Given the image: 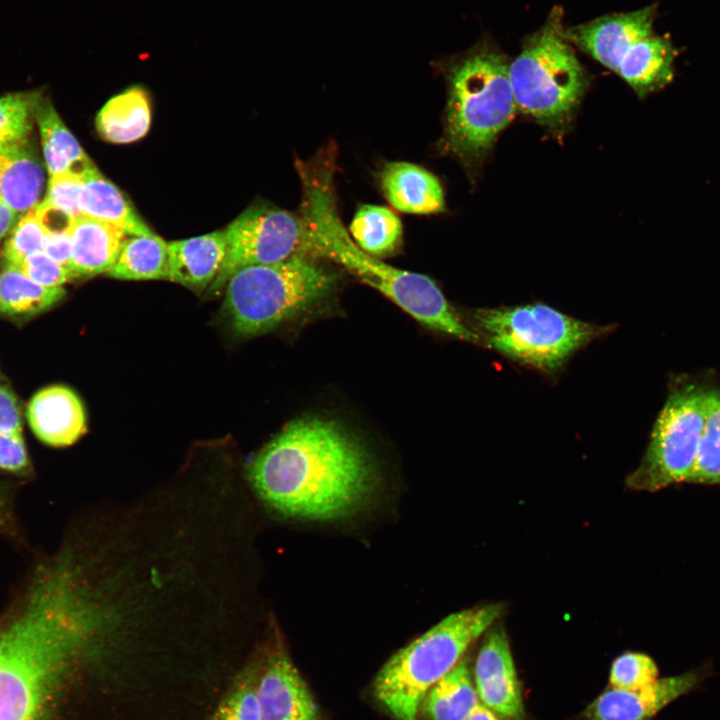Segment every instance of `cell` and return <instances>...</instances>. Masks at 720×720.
I'll return each mask as SVG.
<instances>
[{
    "mask_svg": "<svg viewBox=\"0 0 720 720\" xmlns=\"http://www.w3.org/2000/svg\"><path fill=\"white\" fill-rule=\"evenodd\" d=\"M0 470L16 475L30 472L31 464L23 438L0 433Z\"/></svg>",
    "mask_w": 720,
    "mask_h": 720,
    "instance_id": "cell-35",
    "label": "cell"
},
{
    "mask_svg": "<svg viewBox=\"0 0 720 720\" xmlns=\"http://www.w3.org/2000/svg\"><path fill=\"white\" fill-rule=\"evenodd\" d=\"M211 720H262L253 673H246L234 684Z\"/></svg>",
    "mask_w": 720,
    "mask_h": 720,
    "instance_id": "cell-32",
    "label": "cell"
},
{
    "mask_svg": "<svg viewBox=\"0 0 720 720\" xmlns=\"http://www.w3.org/2000/svg\"><path fill=\"white\" fill-rule=\"evenodd\" d=\"M17 213L0 196V239L14 227Z\"/></svg>",
    "mask_w": 720,
    "mask_h": 720,
    "instance_id": "cell-39",
    "label": "cell"
},
{
    "mask_svg": "<svg viewBox=\"0 0 720 720\" xmlns=\"http://www.w3.org/2000/svg\"><path fill=\"white\" fill-rule=\"evenodd\" d=\"M35 121L39 126L43 156L50 176L67 172L83 174L94 165L50 100L43 96L35 108Z\"/></svg>",
    "mask_w": 720,
    "mask_h": 720,
    "instance_id": "cell-23",
    "label": "cell"
},
{
    "mask_svg": "<svg viewBox=\"0 0 720 720\" xmlns=\"http://www.w3.org/2000/svg\"><path fill=\"white\" fill-rule=\"evenodd\" d=\"M80 210L83 216L112 224L127 235L154 233L123 192L104 177L95 165L82 174Z\"/></svg>",
    "mask_w": 720,
    "mask_h": 720,
    "instance_id": "cell-21",
    "label": "cell"
},
{
    "mask_svg": "<svg viewBox=\"0 0 720 720\" xmlns=\"http://www.w3.org/2000/svg\"><path fill=\"white\" fill-rule=\"evenodd\" d=\"M65 295L64 287H45L15 268L4 266L0 272V315L33 317L55 306Z\"/></svg>",
    "mask_w": 720,
    "mask_h": 720,
    "instance_id": "cell-26",
    "label": "cell"
},
{
    "mask_svg": "<svg viewBox=\"0 0 720 720\" xmlns=\"http://www.w3.org/2000/svg\"><path fill=\"white\" fill-rule=\"evenodd\" d=\"M349 235L364 252L382 258L396 252L402 242V223L390 209L364 204L355 212Z\"/></svg>",
    "mask_w": 720,
    "mask_h": 720,
    "instance_id": "cell-27",
    "label": "cell"
},
{
    "mask_svg": "<svg viewBox=\"0 0 720 720\" xmlns=\"http://www.w3.org/2000/svg\"><path fill=\"white\" fill-rule=\"evenodd\" d=\"M82 174L67 172L50 176L43 201L62 210L73 219L81 216Z\"/></svg>",
    "mask_w": 720,
    "mask_h": 720,
    "instance_id": "cell-33",
    "label": "cell"
},
{
    "mask_svg": "<svg viewBox=\"0 0 720 720\" xmlns=\"http://www.w3.org/2000/svg\"><path fill=\"white\" fill-rule=\"evenodd\" d=\"M248 475L272 510L319 521L351 513L376 480L363 444L337 421L319 416L289 422L251 460Z\"/></svg>",
    "mask_w": 720,
    "mask_h": 720,
    "instance_id": "cell-2",
    "label": "cell"
},
{
    "mask_svg": "<svg viewBox=\"0 0 720 720\" xmlns=\"http://www.w3.org/2000/svg\"><path fill=\"white\" fill-rule=\"evenodd\" d=\"M469 314L482 344L544 372L558 370L577 350L611 330L543 303L478 308Z\"/></svg>",
    "mask_w": 720,
    "mask_h": 720,
    "instance_id": "cell-7",
    "label": "cell"
},
{
    "mask_svg": "<svg viewBox=\"0 0 720 720\" xmlns=\"http://www.w3.org/2000/svg\"><path fill=\"white\" fill-rule=\"evenodd\" d=\"M472 676L482 705L504 720L524 719L521 685L503 627L492 625L485 632Z\"/></svg>",
    "mask_w": 720,
    "mask_h": 720,
    "instance_id": "cell-11",
    "label": "cell"
},
{
    "mask_svg": "<svg viewBox=\"0 0 720 720\" xmlns=\"http://www.w3.org/2000/svg\"><path fill=\"white\" fill-rule=\"evenodd\" d=\"M226 254L208 294H220L239 269L273 264L294 255L309 254L299 214L265 203L244 210L224 230Z\"/></svg>",
    "mask_w": 720,
    "mask_h": 720,
    "instance_id": "cell-10",
    "label": "cell"
},
{
    "mask_svg": "<svg viewBox=\"0 0 720 720\" xmlns=\"http://www.w3.org/2000/svg\"><path fill=\"white\" fill-rule=\"evenodd\" d=\"M336 280L334 273L306 255L247 266L227 281L223 312L237 334L260 335L320 302Z\"/></svg>",
    "mask_w": 720,
    "mask_h": 720,
    "instance_id": "cell-6",
    "label": "cell"
},
{
    "mask_svg": "<svg viewBox=\"0 0 720 720\" xmlns=\"http://www.w3.org/2000/svg\"><path fill=\"white\" fill-rule=\"evenodd\" d=\"M703 679L699 671L658 678L635 690L610 687L582 712V720H650L679 697L691 692Z\"/></svg>",
    "mask_w": 720,
    "mask_h": 720,
    "instance_id": "cell-14",
    "label": "cell"
},
{
    "mask_svg": "<svg viewBox=\"0 0 720 720\" xmlns=\"http://www.w3.org/2000/svg\"><path fill=\"white\" fill-rule=\"evenodd\" d=\"M41 97L39 91L15 92L0 97V148L29 137Z\"/></svg>",
    "mask_w": 720,
    "mask_h": 720,
    "instance_id": "cell-29",
    "label": "cell"
},
{
    "mask_svg": "<svg viewBox=\"0 0 720 720\" xmlns=\"http://www.w3.org/2000/svg\"><path fill=\"white\" fill-rule=\"evenodd\" d=\"M46 233L34 210L21 217L4 244V266H14L26 257L43 251Z\"/></svg>",
    "mask_w": 720,
    "mask_h": 720,
    "instance_id": "cell-31",
    "label": "cell"
},
{
    "mask_svg": "<svg viewBox=\"0 0 720 720\" xmlns=\"http://www.w3.org/2000/svg\"><path fill=\"white\" fill-rule=\"evenodd\" d=\"M0 433L23 438L18 400L10 385L0 375Z\"/></svg>",
    "mask_w": 720,
    "mask_h": 720,
    "instance_id": "cell-36",
    "label": "cell"
},
{
    "mask_svg": "<svg viewBox=\"0 0 720 720\" xmlns=\"http://www.w3.org/2000/svg\"><path fill=\"white\" fill-rule=\"evenodd\" d=\"M43 252L69 270L71 261L69 231L46 233Z\"/></svg>",
    "mask_w": 720,
    "mask_h": 720,
    "instance_id": "cell-37",
    "label": "cell"
},
{
    "mask_svg": "<svg viewBox=\"0 0 720 720\" xmlns=\"http://www.w3.org/2000/svg\"><path fill=\"white\" fill-rule=\"evenodd\" d=\"M12 267L34 282L50 288L63 287L72 279L67 268L53 260L43 251L34 253Z\"/></svg>",
    "mask_w": 720,
    "mask_h": 720,
    "instance_id": "cell-34",
    "label": "cell"
},
{
    "mask_svg": "<svg viewBox=\"0 0 720 720\" xmlns=\"http://www.w3.org/2000/svg\"><path fill=\"white\" fill-rule=\"evenodd\" d=\"M509 77L517 109L556 134L568 127L588 84L555 18L524 41Z\"/></svg>",
    "mask_w": 720,
    "mask_h": 720,
    "instance_id": "cell-8",
    "label": "cell"
},
{
    "mask_svg": "<svg viewBox=\"0 0 720 720\" xmlns=\"http://www.w3.org/2000/svg\"><path fill=\"white\" fill-rule=\"evenodd\" d=\"M14 528V518L8 493L0 485V533L10 532Z\"/></svg>",
    "mask_w": 720,
    "mask_h": 720,
    "instance_id": "cell-38",
    "label": "cell"
},
{
    "mask_svg": "<svg viewBox=\"0 0 720 720\" xmlns=\"http://www.w3.org/2000/svg\"><path fill=\"white\" fill-rule=\"evenodd\" d=\"M44 174L29 137L0 148V196L16 211L38 205Z\"/></svg>",
    "mask_w": 720,
    "mask_h": 720,
    "instance_id": "cell-20",
    "label": "cell"
},
{
    "mask_svg": "<svg viewBox=\"0 0 720 720\" xmlns=\"http://www.w3.org/2000/svg\"><path fill=\"white\" fill-rule=\"evenodd\" d=\"M299 216L312 255L338 263L423 326L465 342L482 344L479 335L431 278L387 264L355 244L338 214L332 179L318 177L303 184Z\"/></svg>",
    "mask_w": 720,
    "mask_h": 720,
    "instance_id": "cell-3",
    "label": "cell"
},
{
    "mask_svg": "<svg viewBox=\"0 0 720 720\" xmlns=\"http://www.w3.org/2000/svg\"><path fill=\"white\" fill-rule=\"evenodd\" d=\"M687 482L720 485V389L708 391L705 425Z\"/></svg>",
    "mask_w": 720,
    "mask_h": 720,
    "instance_id": "cell-28",
    "label": "cell"
},
{
    "mask_svg": "<svg viewBox=\"0 0 720 720\" xmlns=\"http://www.w3.org/2000/svg\"><path fill=\"white\" fill-rule=\"evenodd\" d=\"M678 54L670 37L652 33L632 46L616 73L639 98H645L673 81Z\"/></svg>",
    "mask_w": 720,
    "mask_h": 720,
    "instance_id": "cell-19",
    "label": "cell"
},
{
    "mask_svg": "<svg viewBox=\"0 0 720 720\" xmlns=\"http://www.w3.org/2000/svg\"><path fill=\"white\" fill-rule=\"evenodd\" d=\"M437 65L448 88L443 149L475 169L516 112L510 64L502 52L479 42Z\"/></svg>",
    "mask_w": 720,
    "mask_h": 720,
    "instance_id": "cell-4",
    "label": "cell"
},
{
    "mask_svg": "<svg viewBox=\"0 0 720 720\" xmlns=\"http://www.w3.org/2000/svg\"><path fill=\"white\" fill-rule=\"evenodd\" d=\"M379 182L385 198L398 211L417 215L445 211L440 181L419 165L404 161L389 162L382 168Z\"/></svg>",
    "mask_w": 720,
    "mask_h": 720,
    "instance_id": "cell-16",
    "label": "cell"
},
{
    "mask_svg": "<svg viewBox=\"0 0 720 720\" xmlns=\"http://www.w3.org/2000/svg\"><path fill=\"white\" fill-rule=\"evenodd\" d=\"M657 4L635 11L599 17L564 32L581 50L616 73L639 40L651 35Z\"/></svg>",
    "mask_w": 720,
    "mask_h": 720,
    "instance_id": "cell-12",
    "label": "cell"
},
{
    "mask_svg": "<svg viewBox=\"0 0 720 720\" xmlns=\"http://www.w3.org/2000/svg\"><path fill=\"white\" fill-rule=\"evenodd\" d=\"M225 254L224 231L168 242L169 280L202 292L217 277Z\"/></svg>",
    "mask_w": 720,
    "mask_h": 720,
    "instance_id": "cell-17",
    "label": "cell"
},
{
    "mask_svg": "<svg viewBox=\"0 0 720 720\" xmlns=\"http://www.w3.org/2000/svg\"><path fill=\"white\" fill-rule=\"evenodd\" d=\"M262 720H319L316 702L281 644L269 653L256 678Z\"/></svg>",
    "mask_w": 720,
    "mask_h": 720,
    "instance_id": "cell-13",
    "label": "cell"
},
{
    "mask_svg": "<svg viewBox=\"0 0 720 720\" xmlns=\"http://www.w3.org/2000/svg\"><path fill=\"white\" fill-rule=\"evenodd\" d=\"M99 136L109 143L127 144L144 137L151 125V100L141 85H133L111 97L95 119Z\"/></svg>",
    "mask_w": 720,
    "mask_h": 720,
    "instance_id": "cell-22",
    "label": "cell"
},
{
    "mask_svg": "<svg viewBox=\"0 0 720 720\" xmlns=\"http://www.w3.org/2000/svg\"><path fill=\"white\" fill-rule=\"evenodd\" d=\"M480 703L466 659L427 692L421 709L430 720H464Z\"/></svg>",
    "mask_w": 720,
    "mask_h": 720,
    "instance_id": "cell-24",
    "label": "cell"
},
{
    "mask_svg": "<svg viewBox=\"0 0 720 720\" xmlns=\"http://www.w3.org/2000/svg\"><path fill=\"white\" fill-rule=\"evenodd\" d=\"M107 274L120 280H169L168 243L155 233L128 235Z\"/></svg>",
    "mask_w": 720,
    "mask_h": 720,
    "instance_id": "cell-25",
    "label": "cell"
},
{
    "mask_svg": "<svg viewBox=\"0 0 720 720\" xmlns=\"http://www.w3.org/2000/svg\"><path fill=\"white\" fill-rule=\"evenodd\" d=\"M503 609L502 603H490L452 613L399 649L375 678L378 701L396 720H419L427 692L458 664Z\"/></svg>",
    "mask_w": 720,
    "mask_h": 720,
    "instance_id": "cell-5",
    "label": "cell"
},
{
    "mask_svg": "<svg viewBox=\"0 0 720 720\" xmlns=\"http://www.w3.org/2000/svg\"><path fill=\"white\" fill-rule=\"evenodd\" d=\"M27 418L34 434L53 447L69 446L86 432L83 403L72 389L63 385L38 391L29 402Z\"/></svg>",
    "mask_w": 720,
    "mask_h": 720,
    "instance_id": "cell-15",
    "label": "cell"
},
{
    "mask_svg": "<svg viewBox=\"0 0 720 720\" xmlns=\"http://www.w3.org/2000/svg\"><path fill=\"white\" fill-rule=\"evenodd\" d=\"M87 560L64 547L41 561L0 618V720H36L103 624L106 608Z\"/></svg>",
    "mask_w": 720,
    "mask_h": 720,
    "instance_id": "cell-1",
    "label": "cell"
},
{
    "mask_svg": "<svg viewBox=\"0 0 720 720\" xmlns=\"http://www.w3.org/2000/svg\"><path fill=\"white\" fill-rule=\"evenodd\" d=\"M69 235L72 279L107 273L128 236L112 224L83 215L73 220Z\"/></svg>",
    "mask_w": 720,
    "mask_h": 720,
    "instance_id": "cell-18",
    "label": "cell"
},
{
    "mask_svg": "<svg viewBox=\"0 0 720 720\" xmlns=\"http://www.w3.org/2000/svg\"><path fill=\"white\" fill-rule=\"evenodd\" d=\"M708 391L689 384L670 392L640 464L626 478L630 489L653 492L688 481L705 425Z\"/></svg>",
    "mask_w": 720,
    "mask_h": 720,
    "instance_id": "cell-9",
    "label": "cell"
},
{
    "mask_svg": "<svg viewBox=\"0 0 720 720\" xmlns=\"http://www.w3.org/2000/svg\"><path fill=\"white\" fill-rule=\"evenodd\" d=\"M464 720H504L479 703Z\"/></svg>",
    "mask_w": 720,
    "mask_h": 720,
    "instance_id": "cell-40",
    "label": "cell"
},
{
    "mask_svg": "<svg viewBox=\"0 0 720 720\" xmlns=\"http://www.w3.org/2000/svg\"><path fill=\"white\" fill-rule=\"evenodd\" d=\"M658 676L657 664L649 655L625 652L613 661L609 683L613 688L635 690L652 684Z\"/></svg>",
    "mask_w": 720,
    "mask_h": 720,
    "instance_id": "cell-30",
    "label": "cell"
}]
</instances>
